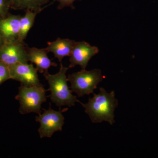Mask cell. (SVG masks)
<instances>
[{"label":"cell","instance_id":"1","mask_svg":"<svg viewBox=\"0 0 158 158\" xmlns=\"http://www.w3.org/2000/svg\"><path fill=\"white\" fill-rule=\"evenodd\" d=\"M85 109V112L89 116L94 123L106 121L113 125L115 123L114 111L118 106V101L115 98L114 91L108 93L104 88H100L98 94H94L89 98L88 102L83 104L80 102Z\"/></svg>","mask_w":158,"mask_h":158},{"label":"cell","instance_id":"2","mask_svg":"<svg viewBox=\"0 0 158 158\" xmlns=\"http://www.w3.org/2000/svg\"><path fill=\"white\" fill-rule=\"evenodd\" d=\"M69 69L64 67L61 63L58 73L52 75L48 72L44 74L49 85V90L51 92L50 97L51 100L59 107L62 106L71 107L75 106L76 103L80 102L69 88L66 75Z\"/></svg>","mask_w":158,"mask_h":158},{"label":"cell","instance_id":"3","mask_svg":"<svg viewBox=\"0 0 158 158\" xmlns=\"http://www.w3.org/2000/svg\"><path fill=\"white\" fill-rule=\"evenodd\" d=\"M46 92L44 86L27 87L21 85L19 88L18 94L15 96V99L19 102L20 114H41V106L47 101Z\"/></svg>","mask_w":158,"mask_h":158},{"label":"cell","instance_id":"4","mask_svg":"<svg viewBox=\"0 0 158 158\" xmlns=\"http://www.w3.org/2000/svg\"><path fill=\"white\" fill-rule=\"evenodd\" d=\"M103 78L100 69L90 71L82 69L81 71L69 75L67 80L71 83L72 92L76 94L79 97H82L93 93L94 90L97 88Z\"/></svg>","mask_w":158,"mask_h":158},{"label":"cell","instance_id":"5","mask_svg":"<svg viewBox=\"0 0 158 158\" xmlns=\"http://www.w3.org/2000/svg\"><path fill=\"white\" fill-rule=\"evenodd\" d=\"M43 110L42 114L36 116V121L40 123L38 133L40 138H51L54 133L62 131L65 119L62 113L68 109L55 111L51 108L50 104L48 110Z\"/></svg>","mask_w":158,"mask_h":158},{"label":"cell","instance_id":"6","mask_svg":"<svg viewBox=\"0 0 158 158\" xmlns=\"http://www.w3.org/2000/svg\"><path fill=\"white\" fill-rule=\"evenodd\" d=\"M11 79L21 83L27 87L43 86L38 77L37 68L32 64L17 63L9 65Z\"/></svg>","mask_w":158,"mask_h":158},{"label":"cell","instance_id":"7","mask_svg":"<svg viewBox=\"0 0 158 158\" xmlns=\"http://www.w3.org/2000/svg\"><path fill=\"white\" fill-rule=\"evenodd\" d=\"M0 61L8 65L28 63L27 52L24 43H5L0 47Z\"/></svg>","mask_w":158,"mask_h":158},{"label":"cell","instance_id":"8","mask_svg":"<svg viewBox=\"0 0 158 158\" xmlns=\"http://www.w3.org/2000/svg\"><path fill=\"white\" fill-rule=\"evenodd\" d=\"M99 52L97 47L92 46L85 41L76 42L69 56V68H72L79 65L82 69H86L88 62L94 56Z\"/></svg>","mask_w":158,"mask_h":158},{"label":"cell","instance_id":"9","mask_svg":"<svg viewBox=\"0 0 158 158\" xmlns=\"http://www.w3.org/2000/svg\"><path fill=\"white\" fill-rule=\"evenodd\" d=\"M21 17L8 15L0 19V35L5 43L19 41Z\"/></svg>","mask_w":158,"mask_h":158},{"label":"cell","instance_id":"10","mask_svg":"<svg viewBox=\"0 0 158 158\" xmlns=\"http://www.w3.org/2000/svg\"><path fill=\"white\" fill-rule=\"evenodd\" d=\"M27 49L28 60L36 65V68L40 73H47L51 66H57V64L49 59L47 55L48 52L45 48H27Z\"/></svg>","mask_w":158,"mask_h":158},{"label":"cell","instance_id":"11","mask_svg":"<svg viewBox=\"0 0 158 158\" xmlns=\"http://www.w3.org/2000/svg\"><path fill=\"white\" fill-rule=\"evenodd\" d=\"M76 43L72 40L58 38L55 41L48 42L47 47L45 49L48 53H53L61 63L64 57L70 56Z\"/></svg>","mask_w":158,"mask_h":158},{"label":"cell","instance_id":"12","mask_svg":"<svg viewBox=\"0 0 158 158\" xmlns=\"http://www.w3.org/2000/svg\"><path fill=\"white\" fill-rule=\"evenodd\" d=\"M49 0H11V9L40 12Z\"/></svg>","mask_w":158,"mask_h":158},{"label":"cell","instance_id":"13","mask_svg":"<svg viewBox=\"0 0 158 158\" xmlns=\"http://www.w3.org/2000/svg\"><path fill=\"white\" fill-rule=\"evenodd\" d=\"M39 12L27 10L24 16L21 17L20 20V31L19 41L23 43L29 31L34 25L36 16Z\"/></svg>","mask_w":158,"mask_h":158},{"label":"cell","instance_id":"14","mask_svg":"<svg viewBox=\"0 0 158 158\" xmlns=\"http://www.w3.org/2000/svg\"><path fill=\"white\" fill-rule=\"evenodd\" d=\"M9 79L11 77L9 65L0 61V86Z\"/></svg>","mask_w":158,"mask_h":158},{"label":"cell","instance_id":"15","mask_svg":"<svg viewBox=\"0 0 158 158\" xmlns=\"http://www.w3.org/2000/svg\"><path fill=\"white\" fill-rule=\"evenodd\" d=\"M11 0H0V19L9 14V10L11 9Z\"/></svg>","mask_w":158,"mask_h":158},{"label":"cell","instance_id":"16","mask_svg":"<svg viewBox=\"0 0 158 158\" xmlns=\"http://www.w3.org/2000/svg\"><path fill=\"white\" fill-rule=\"evenodd\" d=\"M59 3L58 6V9H62L65 7H69L72 9H74L73 5L74 2L76 1H81V0H56Z\"/></svg>","mask_w":158,"mask_h":158},{"label":"cell","instance_id":"17","mask_svg":"<svg viewBox=\"0 0 158 158\" xmlns=\"http://www.w3.org/2000/svg\"><path fill=\"white\" fill-rule=\"evenodd\" d=\"M5 43V41H4L2 37H1V35H0V47H1V46L2 45Z\"/></svg>","mask_w":158,"mask_h":158}]
</instances>
